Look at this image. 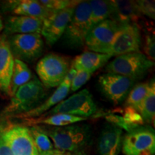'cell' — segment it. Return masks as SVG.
<instances>
[{
	"label": "cell",
	"mask_w": 155,
	"mask_h": 155,
	"mask_svg": "<svg viewBox=\"0 0 155 155\" xmlns=\"http://www.w3.org/2000/svg\"><path fill=\"white\" fill-rule=\"evenodd\" d=\"M91 75L92 74L87 73L86 71H77L76 75L71 83V90L74 92L80 89L91 78Z\"/></svg>",
	"instance_id": "30"
},
{
	"label": "cell",
	"mask_w": 155,
	"mask_h": 155,
	"mask_svg": "<svg viewBox=\"0 0 155 155\" xmlns=\"http://www.w3.org/2000/svg\"><path fill=\"white\" fill-rule=\"evenodd\" d=\"M92 27L89 2L80 1L64 32L63 42L72 49L81 48L85 45L87 35Z\"/></svg>",
	"instance_id": "3"
},
{
	"label": "cell",
	"mask_w": 155,
	"mask_h": 155,
	"mask_svg": "<svg viewBox=\"0 0 155 155\" xmlns=\"http://www.w3.org/2000/svg\"><path fill=\"white\" fill-rule=\"evenodd\" d=\"M4 140L13 155H39L30 130L15 126L4 131Z\"/></svg>",
	"instance_id": "13"
},
{
	"label": "cell",
	"mask_w": 155,
	"mask_h": 155,
	"mask_svg": "<svg viewBox=\"0 0 155 155\" xmlns=\"http://www.w3.org/2000/svg\"><path fill=\"white\" fill-rule=\"evenodd\" d=\"M71 83L63 81L61 84L56 89L55 91L47 100L45 101L44 103L40 104V105L35 108L34 109H32V111L18 116L17 117L31 119V118L37 117V116L43 114L45 112L49 110L50 108L54 106H56L58 104H59L60 102L64 100V98L67 96L70 90H71Z\"/></svg>",
	"instance_id": "19"
},
{
	"label": "cell",
	"mask_w": 155,
	"mask_h": 155,
	"mask_svg": "<svg viewBox=\"0 0 155 155\" xmlns=\"http://www.w3.org/2000/svg\"><path fill=\"white\" fill-rule=\"evenodd\" d=\"M139 113L144 121L150 124L154 122L155 116V83L154 78L150 82L148 94L141 104Z\"/></svg>",
	"instance_id": "24"
},
{
	"label": "cell",
	"mask_w": 155,
	"mask_h": 155,
	"mask_svg": "<svg viewBox=\"0 0 155 155\" xmlns=\"http://www.w3.org/2000/svg\"><path fill=\"white\" fill-rule=\"evenodd\" d=\"M43 131L52 139L55 150L63 153L83 150L91 139L90 127L86 124H72Z\"/></svg>",
	"instance_id": "1"
},
{
	"label": "cell",
	"mask_w": 155,
	"mask_h": 155,
	"mask_svg": "<svg viewBox=\"0 0 155 155\" xmlns=\"http://www.w3.org/2000/svg\"><path fill=\"white\" fill-rule=\"evenodd\" d=\"M47 94L40 80L36 77L32 78L30 81L17 89L3 114L18 116L28 113L42 104Z\"/></svg>",
	"instance_id": "2"
},
{
	"label": "cell",
	"mask_w": 155,
	"mask_h": 155,
	"mask_svg": "<svg viewBox=\"0 0 155 155\" xmlns=\"http://www.w3.org/2000/svg\"><path fill=\"white\" fill-rule=\"evenodd\" d=\"M4 131L5 130H3L2 128L0 127V155H13L10 149L4 140Z\"/></svg>",
	"instance_id": "33"
},
{
	"label": "cell",
	"mask_w": 155,
	"mask_h": 155,
	"mask_svg": "<svg viewBox=\"0 0 155 155\" xmlns=\"http://www.w3.org/2000/svg\"><path fill=\"white\" fill-rule=\"evenodd\" d=\"M88 2L91 7L93 26L111 17V2L105 0H91Z\"/></svg>",
	"instance_id": "23"
},
{
	"label": "cell",
	"mask_w": 155,
	"mask_h": 155,
	"mask_svg": "<svg viewBox=\"0 0 155 155\" xmlns=\"http://www.w3.org/2000/svg\"><path fill=\"white\" fill-rule=\"evenodd\" d=\"M13 12L19 16H26L44 21L53 12L48 10L39 1L23 0L17 1Z\"/></svg>",
	"instance_id": "20"
},
{
	"label": "cell",
	"mask_w": 155,
	"mask_h": 155,
	"mask_svg": "<svg viewBox=\"0 0 155 155\" xmlns=\"http://www.w3.org/2000/svg\"><path fill=\"white\" fill-rule=\"evenodd\" d=\"M111 58V56L108 54L86 51L76 56L72 65L77 71H83L93 74L97 70L105 65Z\"/></svg>",
	"instance_id": "18"
},
{
	"label": "cell",
	"mask_w": 155,
	"mask_h": 155,
	"mask_svg": "<svg viewBox=\"0 0 155 155\" xmlns=\"http://www.w3.org/2000/svg\"><path fill=\"white\" fill-rule=\"evenodd\" d=\"M85 120H86V118L68 115V114H57L50 115L45 118L30 119V121L32 124H43L53 126L56 127H61L73 124L75 123L85 121Z\"/></svg>",
	"instance_id": "22"
},
{
	"label": "cell",
	"mask_w": 155,
	"mask_h": 155,
	"mask_svg": "<svg viewBox=\"0 0 155 155\" xmlns=\"http://www.w3.org/2000/svg\"><path fill=\"white\" fill-rule=\"evenodd\" d=\"M141 45V32L137 25H120L112 42L109 55L112 57L139 52Z\"/></svg>",
	"instance_id": "11"
},
{
	"label": "cell",
	"mask_w": 155,
	"mask_h": 155,
	"mask_svg": "<svg viewBox=\"0 0 155 155\" xmlns=\"http://www.w3.org/2000/svg\"><path fill=\"white\" fill-rule=\"evenodd\" d=\"M63 154L64 155H89L88 153L86 152L85 149L79 151H75V152H65Z\"/></svg>",
	"instance_id": "35"
},
{
	"label": "cell",
	"mask_w": 155,
	"mask_h": 155,
	"mask_svg": "<svg viewBox=\"0 0 155 155\" xmlns=\"http://www.w3.org/2000/svg\"><path fill=\"white\" fill-rule=\"evenodd\" d=\"M39 155H50L49 152H46V153H42V154H39Z\"/></svg>",
	"instance_id": "38"
},
{
	"label": "cell",
	"mask_w": 155,
	"mask_h": 155,
	"mask_svg": "<svg viewBox=\"0 0 155 155\" xmlns=\"http://www.w3.org/2000/svg\"><path fill=\"white\" fill-rule=\"evenodd\" d=\"M76 6L53 12L42 21L40 35L43 36L48 45H53L63 37Z\"/></svg>",
	"instance_id": "12"
},
{
	"label": "cell",
	"mask_w": 155,
	"mask_h": 155,
	"mask_svg": "<svg viewBox=\"0 0 155 155\" xmlns=\"http://www.w3.org/2000/svg\"><path fill=\"white\" fill-rule=\"evenodd\" d=\"M119 28V23L111 19L98 23L88 32L85 45L91 52L109 55L112 42Z\"/></svg>",
	"instance_id": "8"
},
{
	"label": "cell",
	"mask_w": 155,
	"mask_h": 155,
	"mask_svg": "<svg viewBox=\"0 0 155 155\" xmlns=\"http://www.w3.org/2000/svg\"><path fill=\"white\" fill-rule=\"evenodd\" d=\"M32 73L27 64L19 60L15 59L14 68L11 78L9 96H14L17 89L32 79Z\"/></svg>",
	"instance_id": "21"
},
{
	"label": "cell",
	"mask_w": 155,
	"mask_h": 155,
	"mask_svg": "<svg viewBox=\"0 0 155 155\" xmlns=\"http://www.w3.org/2000/svg\"><path fill=\"white\" fill-rule=\"evenodd\" d=\"M121 148L125 155H139L155 150V134L149 126H139L124 137Z\"/></svg>",
	"instance_id": "10"
},
{
	"label": "cell",
	"mask_w": 155,
	"mask_h": 155,
	"mask_svg": "<svg viewBox=\"0 0 155 155\" xmlns=\"http://www.w3.org/2000/svg\"><path fill=\"white\" fill-rule=\"evenodd\" d=\"M96 111L97 106L92 94L87 89H83L67 99L62 101L48 114L50 115L63 114L86 118L94 115Z\"/></svg>",
	"instance_id": "7"
},
{
	"label": "cell",
	"mask_w": 155,
	"mask_h": 155,
	"mask_svg": "<svg viewBox=\"0 0 155 155\" xmlns=\"http://www.w3.org/2000/svg\"><path fill=\"white\" fill-rule=\"evenodd\" d=\"M144 45V52L146 56L151 61L155 60V41L154 35L149 34L146 36Z\"/></svg>",
	"instance_id": "32"
},
{
	"label": "cell",
	"mask_w": 155,
	"mask_h": 155,
	"mask_svg": "<svg viewBox=\"0 0 155 155\" xmlns=\"http://www.w3.org/2000/svg\"><path fill=\"white\" fill-rule=\"evenodd\" d=\"M153 65V61L139 51L116 56L106 65V71L107 73L123 75L137 81L142 78Z\"/></svg>",
	"instance_id": "4"
},
{
	"label": "cell",
	"mask_w": 155,
	"mask_h": 155,
	"mask_svg": "<svg viewBox=\"0 0 155 155\" xmlns=\"http://www.w3.org/2000/svg\"><path fill=\"white\" fill-rule=\"evenodd\" d=\"M76 73H77V70L75 68L74 66L72 65L70 68L66 76L65 77V78H64L63 81H65V82L67 83H72V81L73 80V78H74L75 75H76Z\"/></svg>",
	"instance_id": "34"
},
{
	"label": "cell",
	"mask_w": 155,
	"mask_h": 155,
	"mask_svg": "<svg viewBox=\"0 0 155 155\" xmlns=\"http://www.w3.org/2000/svg\"><path fill=\"white\" fill-rule=\"evenodd\" d=\"M111 19L120 25L136 24L140 17L136 1L111 0Z\"/></svg>",
	"instance_id": "17"
},
{
	"label": "cell",
	"mask_w": 155,
	"mask_h": 155,
	"mask_svg": "<svg viewBox=\"0 0 155 155\" xmlns=\"http://www.w3.org/2000/svg\"><path fill=\"white\" fill-rule=\"evenodd\" d=\"M70 68L68 58L50 53L39 61L36 66V72L45 88H52L61 84Z\"/></svg>",
	"instance_id": "5"
},
{
	"label": "cell",
	"mask_w": 155,
	"mask_h": 155,
	"mask_svg": "<svg viewBox=\"0 0 155 155\" xmlns=\"http://www.w3.org/2000/svg\"><path fill=\"white\" fill-rule=\"evenodd\" d=\"M106 119L109 124H111L120 128L121 129H124L127 132L134 129L133 127L126 123L123 116L116 115V114H108L106 116Z\"/></svg>",
	"instance_id": "31"
},
{
	"label": "cell",
	"mask_w": 155,
	"mask_h": 155,
	"mask_svg": "<svg viewBox=\"0 0 155 155\" xmlns=\"http://www.w3.org/2000/svg\"><path fill=\"white\" fill-rule=\"evenodd\" d=\"M50 155H64L63 152H61V151L57 150H53L49 152Z\"/></svg>",
	"instance_id": "36"
},
{
	"label": "cell",
	"mask_w": 155,
	"mask_h": 155,
	"mask_svg": "<svg viewBox=\"0 0 155 155\" xmlns=\"http://www.w3.org/2000/svg\"><path fill=\"white\" fill-rule=\"evenodd\" d=\"M39 2L51 12L68 8L70 7L77 5L80 2V1H70V0H41Z\"/></svg>",
	"instance_id": "27"
},
{
	"label": "cell",
	"mask_w": 155,
	"mask_h": 155,
	"mask_svg": "<svg viewBox=\"0 0 155 155\" xmlns=\"http://www.w3.org/2000/svg\"><path fill=\"white\" fill-rule=\"evenodd\" d=\"M3 28H4V25H3L2 20L1 17H0V32L3 30Z\"/></svg>",
	"instance_id": "37"
},
{
	"label": "cell",
	"mask_w": 155,
	"mask_h": 155,
	"mask_svg": "<svg viewBox=\"0 0 155 155\" xmlns=\"http://www.w3.org/2000/svg\"><path fill=\"white\" fill-rule=\"evenodd\" d=\"M42 25L41 19L26 16H10L5 25V35L17 34L40 33Z\"/></svg>",
	"instance_id": "16"
},
{
	"label": "cell",
	"mask_w": 155,
	"mask_h": 155,
	"mask_svg": "<svg viewBox=\"0 0 155 155\" xmlns=\"http://www.w3.org/2000/svg\"><path fill=\"white\" fill-rule=\"evenodd\" d=\"M30 130L39 154L49 152L53 150V144L45 132L38 127H32Z\"/></svg>",
	"instance_id": "26"
},
{
	"label": "cell",
	"mask_w": 155,
	"mask_h": 155,
	"mask_svg": "<svg viewBox=\"0 0 155 155\" xmlns=\"http://www.w3.org/2000/svg\"><path fill=\"white\" fill-rule=\"evenodd\" d=\"M9 48L15 59L32 63L41 56L44 43L40 33L17 34L7 37Z\"/></svg>",
	"instance_id": "6"
},
{
	"label": "cell",
	"mask_w": 155,
	"mask_h": 155,
	"mask_svg": "<svg viewBox=\"0 0 155 155\" xmlns=\"http://www.w3.org/2000/svg\"><path fill=\"white\" fill-rule=\"evenodd\" d=\"M137 9L140 15H146L151 19H155L154 1L149 0H139L136 1Z\"/></svg>",
	"instance_id": "29"
},
{
	"label": "cell",
	"mask_w": 155,
	"mask_h": 155,
	"mask_svg": "<svg viewBox=\"0 0 155 155\" xmlns=\"http://www.w3.org/2000/svg\"><path fill=\"white\" fill-rule=\"evenodd\" d=\"M123 118L126 123L133 127L134 129L139 127V126H142L144 124V120L140 114L136 111L134 108L129 107V106H127L125 108Z\"/></svg>",
	"instance_id": "28"
},
{
	"label": "cell",
	"mask_w": 155,
	"mask_h": 155,
	"mask_svg": "<svg viewBox=\"0 0 155 155\" xmlns=\"http://www.w3.org/2000/svg\"><path fill=\"white\" fill-rule=\"evenodd\" d=\"M15 58L12 54L7 37H0V91L9 95Z\"/></svg>",
	"instance_id": "15"
},
{
	"label": "cell",
	"mask_w": 155,
	"mask_h": 155,
	"mask_svg": "<svg viewBox=\"0 0 155 155\" xmlns=\"http://www.w3.org/2000/svg\"><path fill=\"white\" fill-rule=\"evenodd\" d=\"M150 82L141 83L134 86L126 98V106L134 108L139 112L143 101L148 94Z\"/></svg>",
	"instance_id": "25"
},
{
	"label": "cell",
	"mask_w": 155,
	"mask_h": 155,
	"mask_svg": "<svg viewBox=\"0 0 155 155\" xmlns=\"http://www.w3.org/2000/svg\"><path fill=\"white\" fill-rule=\"evenodd\" d=\"M121 140L122 129L111 124H106L98 138V155H119Z\"/></svg>",
	"instance_id": "14"
},
{
	"label": "cell",
	"mask_w": 155,
	"mask_h": 155,
	"mask_svg": "<svg viewBox=\"0 0 155 155\" xmlns=\"http://www.w3.org/2000/svg\"><path fill=\"white\" fill-rule=\"evenodd\" d=\"M135 82L123 75L106 73L98 78V84L104 96L117 105L127 98Z\"/></svg>",
	"instance_id": "9"
}]
</instances>
